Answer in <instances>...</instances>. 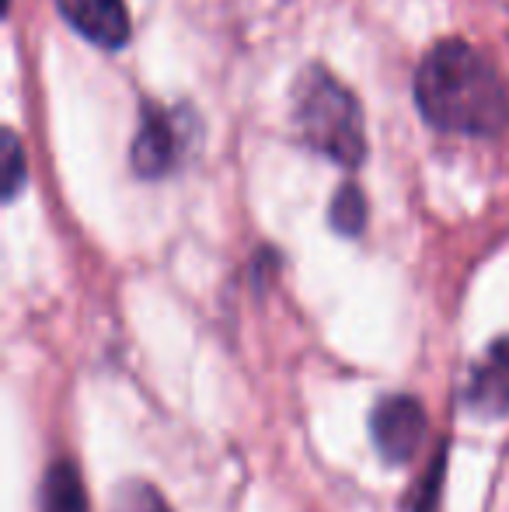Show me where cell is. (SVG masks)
I'll use <instances>...</instances> for the list:
<instances>
[{"label": "cell", "mask_w": 509, "mask_h": 512, "mask_svg": "<svg viewBox=\"0 0 509 512\" xmlns=\"http://www.w3.org/2000/svg\"><path fill=\"white\" fill-rule=\"evenodd\" d=\"M293 126L314 154L356 168L367 157V122L356 95L325 67H304L293 84Z\"/></svg>", "instance_id": "7a4b0ae2"}, {"label": "cell", "mask_w": 509, "mask_h": 512, "mask_svg": "<svg viewBox=\"0 0 509 512\" xmlns=\"http://www.w3.org/2000/svg\"><path fill=\"white\" fill-rule=\"evenodd\" d=\"M189 115L178 108H161L154 102L143 105L140 126L133 136L129 161L140 178H164L178 168L185 147H189Z\"/></svg>", "instance_id": "3957f363"}, {"label": "cell", "mask_w": 509, "mask_h": 512, "mask_svg": "<svg viewBox=\"0 0 509 512\" xmlns=\"http://www.w3.org/2000/svg\"><path fill=\"white\" fill-rule=\"evenodd\" d=\"M112 512H171L168 502L161 499L154 485L147 481H126L119 492L112 495Z\"/></svg>", "instance_id": "9c48e42d"}, {"label": "cell", "mask_w": 509, "mask_h": 512, "mask_svg": "<svg viewBox=\"0 0 509 512\" xmlns=\"http://www.w3.org/2000/svg\"><path fill=\"white\" fill-rule=\"evenodd\" d=\"M464 401L478 418H506L509 415V335L496 338L485 356L471 366V380Z\"/></svg>", "instance_id": "8992f818"}, {"label": "cell", "mask_w": 509, "mask_h": 512, "mask_svg": "<svg viewBox=\"0 0 509 512\" xmlns=\"http://www.w3.org/2000/svg\"><path fill=\"white\" fill-rule=\"evenodd\" d=\"M415 105L440 133L499 136L509 129V84L496 63L464 39H443L422 56Z\"/></svg>", "instance_id": "6da1fadb"}, {"label": "cell", "mask_w": 509, "mask_h": 512, "mask_svg": "<svg viewBox=\"0 0 509 512\" xmlns=\"http://www.w3.org/2000/svg\"><path fill=\"white\" fill-rule=\"evenodd\" d=\"M440 471H443V457H436L433 467H429V478H426V495L415 502V512H436V495H440Z\"/></svg>", "instance_id": "8fae6325"}, {"label": "cell", "mask_w": 509, "mask_h": 512, "mask_svg": "<svg viewBox=\"0 0 509 512\" xmlns=\"http://www.w3.org/2000/svg\"><path fill=\"white\" fill-rule=\"evenodd\" d=\"M42 512H91L88 492L70 460H56L42 478Z\"/></svg>", "instance_id": "52a82bcc"}, {"label": "cell", "mask_w": 509, "mask_h": 512, "mask_svg": "<svg viewBox=\"0 0 509 512\" xmlns=\"http://www.w3.org/2000/svg\"><path fill=\"white\" fill-rule=\"evenodd\" d=\"M426 425H429L426 408L412 394H394V398H384L374 408V415H370V436H374L377 450L384 453V460L408 464L422 450Z\"/></svg>", "instance_id": "277c9868"}, {"label": "cell", "mask_w": 509, "mask_h": 512, "mask_svg": "<svg viewBox=\"0 0 509 512\" xmlns=\"http://www.w3.org/2000/svg\"><path fill=\"white\" fill-rule=\"evenodd\" d=\"M328 220L339 234L356 237L363 227H367V199L356 185H342L332 196V206H328Z\"/></svg>", "instance_id": "ba28073f"}, {"label": "cell", "mask_w": 509, "mask_h": 512, "mask_svg": "<svg viewBox=\"0 0 509 512\" xmlns=\"http://www.w3.org/2000/svg\"><path fill=\"white\" fill-rule=\"evenodd\" d=\"M77 35L95 42L98 49H123L133 35L126 0H53Z\"/></svg>", "instance_id": "5b68a950"}, {"label": "cell", "mask_w": 509, "mask_h": 512, "mask_svg": "<svg viewBox=\"0 0 509 512\" xmlns=\"http://www.w3.org/2000/svg\"><path fill=\"white\" fill-rule=\"evenodd\" d=\"M4 199L11 203L25 185V154H21V140L14 129H4Z\"/></svg>", "instance_id": "30bf717a"}]
</instances>
